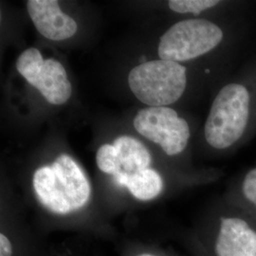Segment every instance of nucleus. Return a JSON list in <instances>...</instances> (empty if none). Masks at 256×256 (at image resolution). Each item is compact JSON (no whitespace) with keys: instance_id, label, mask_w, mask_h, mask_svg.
Segmentation results:
<instances>
[{"instance_id":"9d476101","label":"nucleus","mask_w":256,"mask_h":256,"mask_svg":"<svg viewBox=\"0 0 256 256\" xmlns=\"http://www.w3.org/2000/svg\"><path fill=\"white\" fill-rule=\"evenodd\" d=\"M126 187L138 200H150L162 192L164 189V182L158 172L147 168L146 170L130 174Z\"/></svg>"},{"instance_id":"1a4fd4ad","label":"nucleus","mask_w":256,"mask_h":256,"mask_svg":"<svg viewBox=\"0 0 256 256\" xmlns=\"http://www.w3.org/2000/svg\"><path fill=\"white\" fill-rule=\"evenodd\" d=\"M113 146L118 152L122 172L126 174L146 170L151 162V156L146 147L134 138L122 136L115 140Z\"/></svg>"},{"instance_id":"f8f14e48","label":"nucleus","mask_w":256,"mask_h":256,"mask_svg":"<svg viewBox=\"0 0 256 256\" xmlns=\"http://www.w3.org/2000/svg\"><path fill=\"white\" fill-rule=\"evenodd\" d=\"M221 1L218 0H171L168 6L174 12L178 14H192L198 16L206 10L218 6Z\"/></svg>"},{"instance_id":"4468645a","label":"nucleus","mask_w":256,"mask_h":256,"mask_svg":"<svg viewBox=\"0 0 256 256\" xmlns=\"http://www.w3.org/2000/svg\"><path fill=\"white\" fill-rule=\"evenodd\" d=\"M12 250L9 239L3 234H0V256H12Z\"/></svg>"},{"instance_id":"39448f33","label":"nucleus","mask_w":256,"mask_h":256,"mask_svg":"<svg viewBox=\"0 0 256 256\" xmlns=\"http://www.w3.org/2000/svg\"><path fill=\"white\" fill-rule=\"evenodd\" d=\"M133 124L142 136L158 144L168 156L182 153L191 136L187 120L168 106L142 110Z\"/></svg>"},{"instance_id":"6e6552de","label":"nucleus","mask_w":256,"mask_h":256,"mask_svg":"<svg viewBox=\"0 0 256 256\" xmlns=\"http://www.w3.org/2000/svg\"><path fill=\"white\" fill-rule=\"evenodd\" d=\"M214 250L216 256H256V232L240 218H223Z\"/></svg>"},{"instance_id":"423d86ee","label":"nucleus","mask_w":256,"mask_h":256,"mask_svg":"<svg viewBox=\"0 0 256 256\" xmlns=\"http://www.w3.org/2000/svg\"><path fill=\"white\" fill-rule=\"evenodd\" d=\"M16 68L28 84L36 86L52 104H64L72 96V84L63 64L55 59L44 60L39 50L28 48L16 61Z\"/></svg>"},{"instance_id":"f03ea898","label":"nucleus","mask_w":256,"mask_h":256,"mask_svg":"<svg viewBox=\"0 0 256 256\" xmlns=\"http://www.w3.org/2000/svg\"><path fill=\"white\" fill-rule=\"evenodd\" d=\"M34 188L40 202L55 214H66L88 202L90 184L80 166L70 156H59L50 166L37 169Z\"/></svg>"},{"instance_id":"ddd939ff","label":"nucleus","mask_w":256,"mask_h":256,"mask_svg":"<svg viewBox=\"0 0 256 256\" xmlns=\"http://www.w3.org/2000/svg\"><path fill=\"white\" fill-rule=\"evenodd\" d=\"M241 191L245 200L256 210V166L245 174L242 180Z\"/></svg>"},{"instance_id":"0eeeda50","label":"nucleus","mask_w":256,"mask_h":256,"mask_svg":"<svg viewBox=\"0 0 256 256\" xmlns=\"http://www.w3.org/2000/svg\"><path fill=\"white\" fill-rule=\"evenodd\" d=\"M27 9L37 30L50 40H66L77 32V23L60 10L58 1L28 0Z\"/></svg>"},{"instance_id":"f257e3e1","label":"nucleus","mask_w":256,"mask_h":256,"mask_svg":"<svg viewBox=\"0 0 256 256\" xmlns=\"http://www.w3.org/2000/svg\"><path fill=\"white\" fill-rule=\"evenodd\" d=\"M256 131V66L224 84L216 95L204 137L220 151L236 149Z\"/></svg>"},{"instance_id":"2eb2a0df","label":"nucleus","mask_w":256,"mask_h":256,"mask_svg":"<svg viewBox=\"0 0 256 256\" xmlns=\"http://www.w3.org/2000/svg\"><path fill=\"white\" fill-rule=\"evenodd\" d=\"M150 256V254H142V256Z\"/></svg>"},{"instance_id":"20e7f679","label":"nucleus","mask_w":256,"mask_h":256,"mask_svg":"<svg viewBox=\"0 0 256 256\" xmlns=\"http://www.w3.org/2000/svg\"><path fill=\"white\" fill-rule=\"evenodd\" d=\"M224 30L208 19L178 21L160 37L158 56L176 63L187 62L207 54L223 42Z\"/></svg>"},{"instance_id":"9b49d317","label":"nucleus","mask_w":256,"mask_h":256,"mask_svg":"<svg viewBox=\"0 0 256 256\" xmlns=\"http://www.w3.org/2000/svg\"><path fill=\"white\" fill-rule=\"evenodd\" d=\"M96 162L104 173L115 176L122 172L118 152L114 146L104 144L100 147L96 156Z\"/></svg>"},{"instance_id":"7ed1b4c3","label":"nucleus","mask_w":256,"mask_h":256,"mask_svg":"<svg viewBox=\"0 0 256 256\" xmlns=\"http://www.w3.org/2000/svg\"><path fill=\"white\" fill-rule=\"evenodd\" d=\"M131 92L149 108L172 104L180 99L187 86V68L180 63L154 60L134 68L128 76Z\"/></svg>"}]
</instances>
